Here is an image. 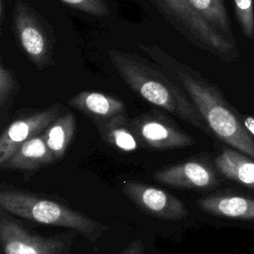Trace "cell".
<instances>
[{"label":"cell","instance_id":"6","mask_svg":"<svg viewBox=\"0 0 254 254\" xmlns=\"http://www.w3.org/2000/svg\"><path fill=\"white\" fill-rule=\"evenodd\" d=\"M74 231L55 236L29 232L9 212L0 209V242L4 254H71Z\"/></svg>","mask_w":254,"mask_h":254},{"label":"cell","instance_id":"11","mask_svg":"<svg viewBox=\"0 0 254 254\" xmlns=\"http://www.w3.org/2000/svg\"><path fill=\"white\" fill-rule=\"evenodd\" d=\"M67 104L82 113L95 125L126 114V106L120 98L94 90L77 92L68 98Z\"/></svg>","mask_w":254,"mask_h":254},{"label":"cell","instance_id":"1","mask_svg":"<svg viewBox=\"0 0 254 254\" xmlns=\"http://www.w3.org/2000/svg\"><path fill=\"white\" fill-rule=\"evenodd\" d=\"M137 47L184 89L213 135L254 159V138L244 127L240 114L229 104L217 85L157 45L137 43Z\"/></svg>","mask_w":254,"mask_h":254},{"label":"cell","instance_id":"13","mask_svg":"<svg viewBox=\"0 0 254 254\" xmlns=\"http://www.w3.org/2000/svg\"><path fill=\"white\" fill-rule=\"evenodd\" d=\"M56 162L43 134L24 143L0 168L9 171H33Z\"/></svg>","mask_w":254,"mask_h":254},{"label":"cell","instance_id":"7","mask_svg":"<svg viewBox=\"0 0 254 254\" xmlns=\"http://www.w3.org/2000/svg\"><path fill=\"white\" fill-rule=\"evenodd\" d=\"M142 145L156 150L180 149L195 145V139L180 128L164 112L152 110L132 119Z\"/></svg>","mask_w":254,"mask_h":254},{"label":"cell","instance_id":"18","mask_svg":"<svg viewBox=\"0 0 254 254\" xmlns=\"http://www.w3.org/2000/svg\"><path fill=\"white\" fill-rule=\"evenodd\" d=\"M19 89L15 73L3 62L0 63V108L2 113L8 111Z\"/></svg>","mask_w":254,"mask_h":254},{"label":"cell","instance_id":"17","mask_svg":"<svg viewBox=\"0 0 254 254\" xmlns=\"http://www.w3.org/2000/svg\"><path fill=\"white\" fill-rule=\"evenodd\" d=\"M192 8L218 33L235 44L224 0H189Z\"/></svg>","mask_w":254,"mask_h":254},{"label":"cell","instance_id":"20","mask_svg":"<svg viewBox=\"0 0 254 254\" xmlns=\"http://www.w3.org/2000/svg\"><path fill=\"white\" fill-rule=\"evenodd\" d=\"M64 5L83 13L96 16L106 17L111 14L109 5L106 0H61Z\"/></svg>","mask_w":254,"mask_h":254},{"label":"cell","instance_id":"8","mask_svg":"<svg viewBox=\"0 0 254 254\" xmlns=\"http://www.w3.org/2000/svg\"><path fill=\"white\" fill-rule=\"evenodd\" d=\"M66 108L55 103L45 109L35 110L16 117L2 132L0 137V167L27 141L43 134L49 125L63 114Z\"/></svg>","mask_w":254,"mask_h":254},{"label":"cell","instance_id":"9","mask_svg":"<svg viewBox=\"0 0 254 254\" xmlns=\"http://www.w3.org/2000/svg\"><path fill=\"white\" fill-rule=\"evenodd\" d=\"M123 193L149 216L179 221L189 214L183 201L170 192L138 181H126L122 185Z\"/></svg>","mask_w":254,"mask_h":254},{"label":"cell","instance_id":"22","mask_svg":"<svg viewBox=\"0 0 254 254\" xmlns=\"http://www.w3.org/2000/svg\"><path fill=\"white\" fill-rule=\"evenodd\" d=\"M240 116H241V120L243 122L244 127L249 132V134L254 138V117L241 115V114H240Z\"/></svg>","mask_w":254,"mask_h":254},{"label":"cell","instance_id":"12","mask_svg":"<svg viewBox=\"0 0 254 254\" xmlns=\"http://www.w3.org/2000/svg\"><path fill=\"white\" fill-rule=\"evenodd\" d=\"M196 205L203 211L220 217L254 219V197L238 194H215L201 197Z\"/></svg>","mask_w":254,"mask_h":254},{"label":"cell","instance_id":"15","mask_svg":"<svg viewBox=\"0 0 254 254\" xmlns=\"http://www.w3.org/2000/svg\"><path fill=\"white\" fill-rule=\"evenodd\" d=\"M216 169L225 178L254 190V160L236 149L225 148L215 158Z\"/></svg>","mask_w":254,"mask_h":254},{"label":"cell","instance_id":"2","mask_svg":"<svg viewBox=\"0 0 254 254\" xmlns=\"http://www.w3.org/2000/svg\"><path fill=\"white\" fill-rule=\"evenodd\" d=\"M108 58L121 79L141 98L201 132L212 134L184 89L157 63L118 49L109 50Z\"/></svg>","mask_w":254,"mask_h":254},{"label":"cell","instance_id":"10","mask_svg":"<svg viewBox=\"0 0 254 254\" xmlns=\"http://www.w3.org/2000/svg\"><path fill=\"white\" fill-rule=\"evenodd\" d=\"M153 178L164 185L189 190H207L218 184L212 167L201 159H190L165 167L155 172Z\"/></svg>","mask_w":254,"mask_h":254},{"label":"cell","instance_id":"23","mask_svg":"<svg viewBox=\"0 0 254 254\" xmlns=\"http://www.w3.org/2000/svg\"><path fill=\"white\" fill-rule=\"evenodd\" d=\"M5 20V0H0V24Z\"/></svg>","mask_w":254,"mask_h":254},{"label":"cell","instance_id":"21","mask_svg":"<svg viewBox=\"0 0 254 254\" xmlns=\"http://www.w3.org/2000/svg\"><path fill=\"white\" fill-rule=\"evenodd\" d=\"M117 254H145V247L141 238L132 240L123 250Z\"/></svg>","mask_w":254,"mask_h":254},{"label":"cell","instance_id":"16","mask_svg":"<svg viewBox=\"0 0 254 254\" xmlns=\"http://www.w3.org/2000/svg\"><path fill=\"white\" fill-rule=\"evenodd\" d=\"M75 116L66 109L43 132L44 139L56 161L61 160L65 155L75 133Z\"/></svg>","mask_w":254,"mask_h":254},{"label":"cell","instance_id":"3","mask_svg":"<svg viewBox=\"0 0 254 254\" xmlns=\"http://www.w3.org/2000/svg\"><path fill=\"white\" fill-rule=\"evenodd\" d=\"M0 209L37 223L64 227L95 244L108 226L57 200L6 184L0 188Z\"/></svg>","mask_w":254,"mask_h":254},{"label":"cell","instance_id":"14","mask_svg":"<svg viewBox=\"0 0 254 254\" xmlns=\"http://www.w3.org/2000/svg\"><path fill=\"white\" fill-rule=\"evenodd\" d=\"M101 140L120 151L134 152L141 145L132 119L127 114L119 115L107 122L95 125Z\"/></svg>","mask_w":254,"mask_h":254},{"label":"cell","instance_id":"4","mask_svg":"<svg viewBox=\"0 0 254 254\" xmlns=\"http://www.w3.org/2000/svg\"><path fill=\"white\" fill-rule=\"evenodd\" d=\"M159 13L197 49L207 52L225 63L235 62L239 51L213 29L190 5L189 0H150Z\"/></svg>","mask_w":254,"mask_h":254},{"label":"cell","instance_id":"5","mask_svg":"<svg viewBox=\"0 0 254 254\" xmlns=\"http://www.w3.org/2000/svg\"><path fill=\"white\" fill-rule=\"evenodd\" d=\"M12 29L19 47L36 68L42 70L55 65V31L49 21L24 0L14 3Z\"/></svg>","mask_w":254,"mask_h":254},{"label":"cell","instance_id":"19","mask_svg":"<svg viewBox=\"0 0 254 254\" xmlns=\"http://www.w3.org/2000/svg\"><path fill=\"white\" fill-rule=\"evenodd\" d=\"M233 9L240 29L249 41L254 39L253 0H233Z\"/></svg>","mask_w":254,"mask_h":254}]
</instances>
